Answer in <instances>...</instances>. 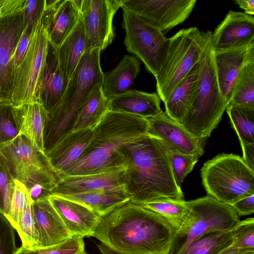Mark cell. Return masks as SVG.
<instances>
[{"instance_id":"1","label":"cell","mask_w":254,"mask_h":254,"mask_svg":"<svg viewBox=\"0 0 254 254\" xmlns=\"http://www.w3.org/2000/svg\"><path fill=\"white\" fill-rule=\"evenodd\" d=\"M93 237L122 254H171L177 238L162 217L130 201L102 216Z\"/></svg>"},{"instance_id":"2","label":"cell","mask_w":254,"mask_h":254,"mask_svg":"<svg viewBox=\"0 0 254 254\" xmlns=\"http://www.w3.org/2000/svg\"><path fill=\"white\" fill-rule=\"evenodd\" d=\"M119 152L131 202L142 205L162 198L184 199L174 178L170 151L159 139L142 135L123 146Z\"/></svg>"},{"instance_id":"3","label":"cell","mask_w":254,"mask_h":254,"mask_svg":"<svg viewBox=\"0 0 254 254\" xmlns=\"http://www.w3.org/2000/svg\"><path fill=\"white\" fill-rule=\"evenodd\" d=\"M147 119L109 111L93 130L91 141L80 157L59 178L112 171L125 168L119 150L146 134Z\"/></svg>"},{"instance_id":"4","label":"cell","mask_w":254,"mask_h":254,"mask_svg":"<svg viewBox=\"0 0 254 254\" xmlns=\"http://www.w3.org/2000/svg\"><path fill=\"white\" fill-rule=\"evenodd\" d=\"M99 49L85 51L60 102L48 113L44 133L45 153L73 131L84 102L103 82Z\"/></svg>"},{"instance_id":"5","label":"cell","mask_w":254,"mask_h":254,"mask_svg":"<svg viewBox=\"0 0 254 254\" xmlns=\"http://www.w3.org/2000/svg\"><path fill=\"white\" fill-rule=\"evenodd\" d=\"M206 33L205 44L198 61L195 93L186 117L181 123L194 136L204 140L218 126L227 106L217 79L212 32L207 31Z\"/></svg>"},{"instance_id":"6","label":"cell","mask_w":254,"mask_h":254,"mask_svg":"<svg viewBox=\"0 0 254 254\" xmlns=\"http://www.w3.org/2000/svg\"><path fill=\"white\" fill-rule=\"evenodd\" d=\"M201 178L207 195L226 204L254 194V171L239 155H216L204 163Z\"/></svg>"},{"instance_id":"7","label":"cell","mask_w":254,"mask_h":254,"mask_svg":"<svg viewBox=\"0 0 254 254\" xmlns=\"http://www.w3.org/2000/svg\"><path fill=\"white\" fill-rule=\"evenodd\" d=\"M206 35V32L191 27L169 38L165 59L155 77L157 94L163 102L199 61Z\"/></svg>"},{"instance_id":"8","label":"cell","mask_w":254,"mask_h":254,"mask_svg":"<svg viewBox=\"0 0 254 254\" xmlns=\"http://www.w3.org/2000/svg\"><path fill=\"white\" fill-rule=\"evenodd\" d=\"M0 151L6 160L13 179L23 184L27 190L41 185L52 191L59 176L46 155L26 137L19 134L0 145Z\"/></svg>"},{"instance_id":"9","label":"cell","mask_w":254,"mask_h":254,"mask_svg":"<svg viewBox=\"0 0 254 254\" xmlns=\"http://www.w3.org/2000/svg\"><path fill=\"white\" fill-rule=\"evenodd\" d=\"M26 0H3L0 8V99L11 102L15 74L14 57L27 22Z\"/></svg>"},{"instance_id":"10","label":"cell","mask_w":254,"mask_h":254,"mask_svg":"<svg viewBox=\"0 0 254 254\" xmlns=\"http://www.w3.org/2000/svg\"><path fill=\"white\" fill-rule=\"evenodd\" d=\"M190 201V209L185 222L176 237L185 240L176 254H184L190 244L202 235L217 231L232 230L240 221L231 205L213 197L206 196Z\"/></svg>"},{"instance_id":"11","label":"cell","mask_w":254,"mask_h":254,"mask_svg":"<svg viewBox=\"0 0 254 254\" xmlns=\"http://www.w3.org/2000/svg\"><path fill=\"white\" fill-rule=\"evenodd\" d=\"M122 28L125 30L124 43L127 50L144 64L155 77L165 59L169 38L162 31L135 14L123 9Z\"/></svg>"},{"instance_id":"12","label":"cell","mask_w":254,"mask_h":254,"mask_svg":"<svg viewBox=\"0 0 254 254\" xmlns=\"http://www.w3.org/2000/svg\"><path fill=\"white\" fill-rule=\"evenodd\" d=\"M44 9L34 25L27 51L16 71L11 98L13 106L36 100L37 85L46 61L49 42Z\"/></svg>"},{"instance_id":"13","label":"cell","mask_w":254,"mask_h":254,"mask_svg":"<svg viewBox=\"0 0 254 254\" xmlns=\"http://www.w3.org/2000/svg\"><path fill=\"white\" fill-rule=\"evenodd\" d=\"M83 22L85 51L108 47L115 37L113 25L122 0H74Z\"/></svg>"},{"instance_id":"14","label":"cell","mask_w":254,"mask_h":254,"mask_svg":"<svg viewBox=\"0 0 254 254\" xmlns=\"http://www.w3.org/2000/svg\"><path fill=\"white\" fill-rule=\"evenodd\" d=\"M196 0H122L121 7L158 27L165 35L184 22Z\"/></svg>"},{"instance_id":"15","label":"cell","mask_w":254,"mask_h":254,"mask_svg":"<svg viewBox=\"0 0 254 254\" xmlns=\"http://www.w3.org/2000/svg\"><path fill=\"white\" fill-rule=\"evenodd\" d=\"M147 120L146 134L159 139L170 152L194 154L199 157L203 154L204 140L194 136L165 112Z\"/></svg>"},{"instance_id":"16","label":"cell","mask_w":254,"mask_h":254,"mask_svg":"<svg viewBox=\"0 0 254 254\" xmlns=\"http://www.w3.org/2000/svg\"><path fill=\"white\" fill-rule=\"evenodd\" d=\"M44 14L49 41L57 48L75 27L79 10L74 0H46Z\"/></svg>"},{"instance_id":"17","label":"cell","mask_w":254,"mask_h":254,"mask_svg":"<svg viewBox=\"0 0 254 254\" xmlns=\"http://www.w3.org/2000/svg\"><path fill=\"white\" fill-rule=\"evenodd\" d=\"M68 82L60 68L56 48L49 42L46 61L37 85L35 100L39 102L48 113L61 100Z\"/></svg>"},{"instance_id":"18","label":"cell","mask_w":254,"mask_h":254,"mask_svg":"<svg viewBox=\"0 0 254 254\" xmlns=\"http://www.w3.org/2000/svg\"><path fill=\"white\" fill-rule=\"evenodd\" d=\"M214 51L227 49L254 41V17L230 10L212 33Z\"/></svg>"},{"instance_id":"19","label":"cell","mask_w":254,"mask_h":254,"mask_svg":"<svg viewBox=\"0 0 254 254\" xmlns=\"http://www.w3.org/2000/svg\"><path fill=\"white\" fill-rule=\"evenodd\" d=\"M125 168L91 175L62 177L52 190L51 195L77 194L125 186Z\"/></svg>"},{"instance_id":"20","label":"cell","mask_w":254,"mask_h":254,"mask_svg":"<svg viewBox=\"0 0 254 254\" xmlns=\"http://www.w3.org/2000/svg\"><path fill=\"white\" fill-rule=\"evenodd\" d=\"M49 199L72 236L93 237L101 218L99 214L84 205L58 195H51Z\"/></svg>"},{"instance_id":"21","label":"cell","mask_w":254,"mask_h":254,"mask_svg":"<svg viewBox=\"0 0 254 254\" xmlns=\"http://www.w3.org/2000/svg\"><path fill=\"white\" fill-rule=\"evenodd\" d=\"M32 206L39 237L38 249L60 245L72 236L49 198L33 202Z\"/></svg>"},{"instance_id":"22","label":"cell","mask_w":254,"mask_h":254,"mask_svg":"<svg viewBox=\"0 0 254 254\" xmlns=\"http://www.w3.org/2000/svg\"><path fill=\"white\" fill-rule=\"evenodd\" d=\"M254 41L235 47L214 51L217 79L222 95L227 103L236 78L246 62Z\"/></svg>"},{"instance_id":"23","label":"cell","mask_w":254,"mask_h":254,"mask_svg":"<svg viewBox=\"0 0 254 254\" xmlns=\"http://www.w3.org/2000/svg\"><path fill=\"white\" fill-rule=\"evenodd\" d=\"M12 113L20 135L28 139L40 151L44 152V133L48 112L38 101L13 106Z\"/></svg>"},{"instance_id":"24","label":"cell","mask_w":254,"mask_h":254,"mask_svg":"<svg viewBox=\"0 0 254 254\" xmlns=\"http://www.w3.org/2000/svg\"><path fill=\"white\" fill-rule=\"evenodd\" d=\"M93 130L81 129L71 132L46 156L59 178L60 174L78 160L92 140Z\"/></svg>"},{"instance_id":"25","label":"cell","mask_w":254,"mask_h":254,"mask_svg":"<svg viewBox=\"0 0 254 254\" xmlns=\"http://www.w3.org/2000/svg\"><path fill=\"white\" fill-rule=\"evenodd\" d=\"M156 93L131 90L108 99L109 110L148 119L162 111Z\"/></svg>"},{"instance_id":"26","label":"cell","mask_w":254,"mask_h":254,"mask_svg":"<svg viewBox=\"0 0 254 254\" xmlns=\"http://www.w3.org/2000/svg\"><path fill=\"white\" fill-rule=\"evenodd\" d=\"M140 70V61L135 56L126 55L112 70L103 73L102 93L108 100L130 89Z\"/></svg>"},{"instance_id":"27","label":"cell","mask_w":254,"mask_h":254,"mask_svg":"<svg viewBox=\"0 0 254 254\" xmlns=\"http://www.w3.org/2000/svg\"><path fill=\"white\" fill-rule=\"evenodd\" d=\"M56 195L84 205L101 217L130 200L126 186L111 190Z\"/></svg>"},{"instance_id":"28","label":"cell","mask_w":254,"mask_h":254,"mask_svg":"<svg viewBox=\"0 0 254 254\" xmlns=\"http://www.w3.org/2000/svg\"><path fill=\"white\" fill-rule=\"evenodd\" d=\"M199 71L198 62L175 87L164 102L165 113L181 123L186 117L195 93Z\"/></svg>"},{"instance_id":"29","label":"cell","mask_w":254,"mask_h":254,"mask_svg":"<svg viewBox=\"0 0 254 254\" xmlns=\"http://www.w3.org/2000/svg\"><path fill=\"white\" fill-rule=\"evenodd\" d=\"M85 37L83 22L80 17L75 27L62 44L56 48L61 71L69 80L85 52Z\"/></svg>"},{"instance_id":"30","label":"cell","mask_w":254,"mask_h":254,"mask_svg":"<svg viewBox=\"0 0 254 254\" xmlns=\"http://www.w3.org/2000/svg\"><path fill=\"white\" fill-rule=\"evenodd\" d=\"M228 105L254 110V48L236 78Z\"/></svg>"},{"instance_id":"31","label":"cell","mask_w":254,"mask_h":254,"mask_svg":"<svg viewBox=\"0 0 254 254\" xmlns=\"http://www.w3.org/2000/svg\"><path fill=\"white\" fill-rule=\"evenodd\" d=\"M109 111L108 100L102 93L101 85H98L83 105L72 131L86 129L93 130Z\"/></svg>"},{"instance_id":"32","label":"cell","mask_w":254,"mask_h":254,"mask_svg":"<svg viewBox=\"0 0 254 254\" xmlns=\"http://www.w3.org/2000/svg\"><path fill=\"white\" fill-rule=\"evenodd\" d=\"M162 217L175 229L177 235L182 228L190 209V201L162 198L142 205Z\"/></svg>"},{"instance_id":"33","label":"cell","mask_w":254,"mask_h":254,"mask_svg":"<svg viewBox=\"0 0 254 254\" xmlns=\"http://www.w3.org/2000/svg\"><path fill=\"white\" fill-rule=\"evenodd\" d=\"M234 239V228L209 232L194 240L184 254H218L229 247Z\"/></svg>"},{"instance_id":"34","label":"cell","mask_w":254,"mask_h":254,"mask_svg":"<svg viewBox=\"0 0 254 254\" xmlns=\"http://www.w3.org/2000/svg\"><path fill=\"white\" fill-rule=\"evenodd\" d=\"M240 143L254 144V110L228 105L225 110Z\"/></svg>"},{"instance_id":"35","label":"cell","mask_w":254,"mask_h":254,"mask_svg":"<svg viewBox=\"0 0 254 254\" xmlns=\"http://www.w3.org/2000/svg\"><path fill=\"white\" fill-rule=\"evenodd\" d=\"M233 243L218 254H254V218L240 221L234 228Z\"/></svg>"},{"instance_id":"36","label":"cell","mask_w":254,"mask_h":254,"mask_svg":"<svg viewBox=\"0 0 254 254\" xmlns=\"http://www.w3.org/2000/svg\"><path fill=\"white\" fill-rule=\"evenodd\" d=\"M23 248L35 250L38 248V234L33 212L32 203H29L18 221L15 229Z\"/></svg>"},{"instance_id":"37","label":"cell","mask_w":254,"mask_h":254,"mask_svg":"<svg viewBox=\"0 0 254 254\" xmlns=\"http://www.w3.org/2000/svg\"><path fill=\"white\" fill-rule=\"evenodd\" d=\"M15 186V180L6 159L0 151V212L8 214Z\"/></svg>"},{"instance_id":"38","label":"cell","mask_w":254,"mask_h":254,"mask_svg":"<svg viewBox=\"0 0 254 254\" xmlns=\"http://www.w3.org/2000/svg\"><path fill=\"white\" fill-rule=\"evenodd\" d=\"M84 250L83 237L73 235L64 243L53 247L35 250L21 247L17 248L15 254H76Z\"/></svg>"},{"instance_id":"39","label":"cell","mask_w":254,"mask_h":254,"mask_svg":"<svg viewBox=\"0 0 254 254\" xmlns=\"http://www.w3.org/2000/svg\"><path fill=\"white\" fill-rule=\"evenodd\" d=\"M170 163L176 184L181 188L186 176L193 169L199 157L194 154L170 152Z\"/></svg>"},{"instance_id":"40","label":"cell","mask_w":254,"mask_h":254,"mask_svg":"<svg viewBox=\"0 0 254 254\" xmlns=\"http://www.w3.org/2000/svg\"><path fill=\"white\" fill-rule=\"evenodd\" d=\"M30 202L31 203L26 187L20 182L15 180L9 210L5 216L15 230L19 217Z\"/></svg>"},{"instance_id":"41","label":"cell","mask_w":254,"mask_h":254,"mask_svg":"<svg viewBox=\"0 0 254 254\" xmlns=\"http://www.w3.org/2000/svg\"><path fill=\"white\" fill-rule=\"evenodd\" d=\"M12 108L11 102L0 101V145L19 135L13 118Z\"/></svg>"},{"instance_id":"42","label":"cell","mask_w":254,"mask_h":254,"mask_svg":"<svg viewBox=\"0 0 254 254\" xmlns=\"http://www.w3.org/2000/svg\"><path fill=\"white\" fill-rule=\"evenodd\" d=\"M14 228L5 216L0 212V254H15Z\"/></svg>"},{"instance_id":"43","label":"cell","mask_w":254,"mask_h":254,"mask_svg":"<svg viewBox=\"0 0 254 254\" xmlns=\"http://www.w3.org/2000/svg\"><path fill=\"white\" fill-rule=\"evenodd\" d=\"M35 24L27 23L23 34L16 47L14 57V66L15 73L27 51Z\"/></svg>"},{"instance_id":"44","label":"cell","mask_w":254,"mask_h":254,"mask_svg":"<svg viewBox=\"0 0 254 254\" xmlns=\"http://www.w3.org/2000/svg\"><path fill=\"white\" fill-rule=\"evenodd\" d=\"M46 0H26L25 8L28 24H35L45 7Z\"/></svg>"},{"instance_id":"45","label":"cell","mask_w":254,"mask_h":254,"mask_svg":"<svg viewBox=\"0 0 254 254\" xmlns=\"http://www.w3.org/2000/svg\"><path fill=\"white\" fill-rule=\"evenodd\" d=\"M231 206L239 216L251 215L254 212V194L244 197Z\"/></svg>"},{"instance_id":"46","label":"cell","mask_w":254,"mask_h":254,"mask_svg":"<svg viewBox=\"0 0 254 254\" xmlns=\"http://www.w3.org/2000/svg\"><path fill=\"white\" fill-rule=\"evenodd\" d=\"M244 161L247 166L254 171V144H246L241 143Z\"/></svg>"},{"instance_id":"47","label":"cell","mask_w":254,"mask_h":254,"mask_svg":"<svg viewBox=\"0 0 254 254\" xmlns=\"http://www.w3.org/2000/svg\"><path fill=\"white\" fill-rule=\"evenodd\" d=\"M235 2L239 6L240 8L244 10V13L245 14L254 16V0H235Z\"/></svg>"},{"instance_id":"48","label":"cell","mask_w":254,"mask_h":254,"mask_svg":"<svg viewBox=\"0 0 254 254\" xmlns=\"http://www.w3.org/2000/svg\"><path fill=\"white\" fill-rule=\"evenodd\" d=\"M97 247L99 250L100 254H122L111 250L101 244H98Z\"/></svg>"},{"instance_id":"49","label":"cell","mask_w":254,"mask_h":254,"mask_svg":"<svg viewBox=\"0 0 254 254\" xmlns=\"http://www.w3.org/2000/svg\"><path fill=\"white\" fill-rule=\"evenodd\" d=\"M89 254L87 253L85 251V250H84V251H82V252H80V253H77V254Z\"/></svg>"},{"instance_id":"50","label":"cell","mask_w":254,"mask_h":254,"mask_svg":"<svg viewBox=\"0 0 254 254\" xmlns=\"http://www.w3.org/2000/svg\"><path fill=\"white\" fill-rule=\"evenodd\" d=\"M2 1L3 0H0V8L2 4Z\"/></svg>"},{"instance_id":"51","label":"cell","mask_w":254,"mask_h":254,"mask_svg":"<svg viewBox=\"0 0 254 254\" xmlns=\"http://www.w3.org/2000/svg\"></svg>"},{"instance_id":"52","label":"cell","mask_w":254,"mask_h":254,"mask_svg":"<svg viewBox=\"0 0 254 254\" xmlns=\"http://www.w3.org/2000/svg\"></svg>"}]
</instances>
